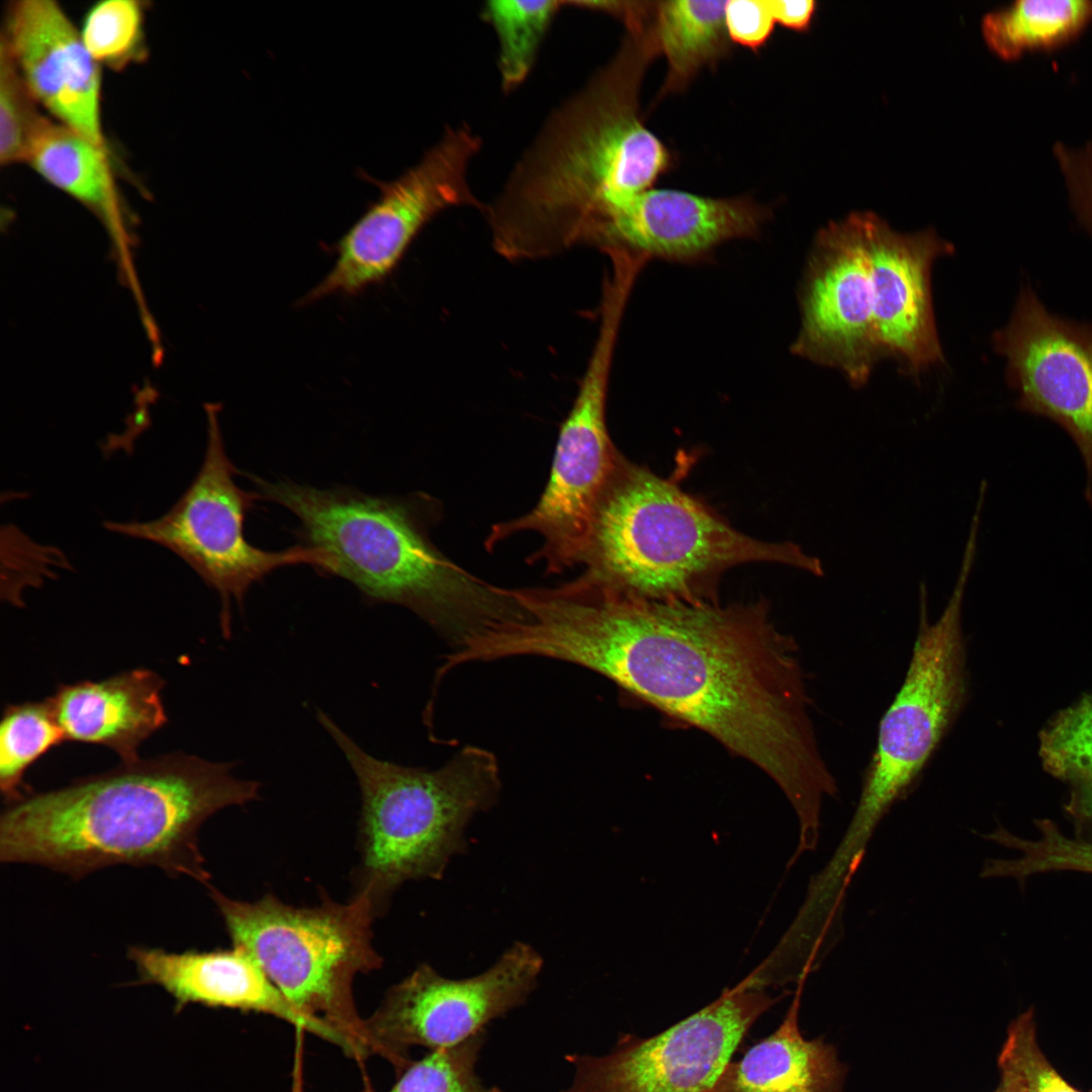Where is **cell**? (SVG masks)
Returning <instances> with one entry per match:
<instances>
[{"label": "cell", "mask_w": 1092, "mask_h": 1092, "mask_svg": "<svg viewBox=\"0 0 1092 1092\" xmlns=\"http://www.w3.org/2000/svg\"><path fill=\"white\" fill-rule=\"evenodd\" d=\"M512 656L590 669L661 712L702 730L763 770L798 820L819 818L838 787L818 746L794 640L758 601H656L586 573L523 598Z\"/></svg>", "instance_id": "1"}, {"label": "cell", "mask_w": 1092, "mask_h": 1092, "mask_svg": "<svg viewBox=\"0 0 1092 1092\" xmlns=\"http://www.w3.org/2000/svg\"><path fill=\"white\" fill-rule=\"evenodd\" d=\"M659 55L653 29L627 32L615 56L554 107L483 214L511 259L590 245L608 218L670 167L640 113L643 77Z\"/></svg>", "instance_id": "2"}, {"label": "cell", "mask_w": 1092, "mask_h": 1092, "mask_svg": "<svg viewBox=\"0 0 1092 1092\" xmlns=\"http://www.w3.org/2000/svg\"><path fill=\"white\" fill-rule=\"evenodd\" d=\"M234 763L185 753L136 759L8 804L0 858L74 878L127 864L157 867L207 887L198 831L214 813L259 799L261 785Z\"/></svg>", "instance_id": "3"}, {"label": "cell", "mask_w": 1092, "mask_h": 1092, "mask_svg": "<svg viewBox=\"0 0 1092 1092\" xmlns=\"http://www.w3.org/2000/svg\"><path fill=\"white\" fill-rule=\"evenodd\" d=\"M248 477L261 499L299 520L306 546L327 555L324 573L347 579L371 603L410 609L453 651L524 619L514 589L489 584L440 553L408 500Z\"/></svg>", "instance_id": "4"}, {"label": "cell", "mask_w": 1092, "mask_h": 1092, "mask_svg": "<svg viewBox=\"0 0 1092 1092\" xmlns=\"http://www.w3.org/2000/svg\"><path fill=\"white\" fill-rule=\"evenodd\" d=\"M749 562L824 573L797 544L739 532L670 478L625 457L599 507L584 560L586 574L619 592L694 604L718 603L721 575Z\"/></svg>", "instance_id": "5"}, {"label": "cell", "mask_w": 1092, "mask_h": 1092, "mask_svg": "<svg viewBox=\"0 0 1092 1092\" xmlns=\"http://www.w3.org/2000/svg\"><path fill=\"white\" fill-rule=\"evenodd\" d=\"M316 718L359 785L353 896L367 899L379 917L402 884L441 879L452 857L467 849L469 821L498 799L497 761L466 746L439 768L404 766L369 754L324 711Z\"/></svg>", "instance_id": "6"}, {"label": "cell", "mask_w": 1092, "mask_h": 1092, "mask_svg": "<svg viewBox=\"0 0 1092 1092\" xmlns=\"http://www.w3.org/2000/svg\"><path fill=\"white\" fill-rule=\"evenodd\" d=\"M207 888L233 944L252 954L293 1006L335 1030L349 1055L375 1052L353 998L356 976L383 963L373 945L377 916L367 899L340 903L323 896L318 905L297 907L272 894L248 902Z\"/></svg>", "instance_id": "7"}, {"label": "cell", "mask_w": 1092, "mask_h": 1092, "mask_svg": "<svg viewBox=\"0 0 1092 1092\" xmlns=\"http://www.w3.org/2000/svg\"><path fill=\"white\" fill-rule=\"evenodd\" d=\"M207 417L201 466L171 509L154 520L103 525L111 532L159 544L187 563L219 596L220 626L229 637L233 601L241 607L254 583L281 567L309 564L324 572L327 556L306 545L266 551L245 538L247 513L261 497L236 483L239 470L226 454L217 407L208 405Z\"/></svg>", "instance_id": "8"}, {"label": "cell", "mask_w": 1092, "mask_h": 1092, "mask_svg": "<svg viewBox=\"0 0 1092 1092\" xmlns=\"http://www.w3.org/2000/svg\"><path fill=\"white\" fill-rule=\"evenodd\" d=\"M974 560V554H964L953 592L935 622L928 620L926 587L920 584L919 624L910 662L899 692L881 719L877 746L854 811L877 824L913 788L964 706L967 677L962 609Z\"/></svg>", "instance_id": "9"}, {"label": "cell", "mask_w": 1092, "mask_h": 1092, "mask_svg": "<svg viewBox=\"0 0 1092 1092\" xmlns=\"http://www.w3.org/2000/svg\"><path fill=\"white\" fill-rule=\"evenodd\" d=\"M623 314L601 312L598 337L573 405L556 444L548 483L532 511L492 527L486 545L521 531L541 535L530 559L559 573L584 563L602 499L624 458L611 441L606 421L608 384Z\"/></svg>", "instance_id": "10"}, {"label": "cell", "mask_w": 1092, "mask_h": 1092, "mask_svg": "<svg viewBox=\"0 0 1092 1092\" xmlns=\"http://www.w3.org/2000/svg\"><path fill=\"white\" fill-rule=\"evenodd\" d=\"M481 147V138L469 124L447 125L420 161L395 179L367 177L378 187V198L335 245L332 270L300 304L333 294L355 295L382 282L440 212L459 206L482 212L485 203L476 197L468 178Z\"/></svg>", "instance_id": "11"}, {"label": "cell", "mask_w": 1092, "mask_h": 1092, "mask_svg": "<svg viewBox=\"0 0 1092 1092\" xmlns=\"http://www.w3.org/2000/svg\"><path fill=\"white\" fill-rule=\"evenodd\" d=\"M783 996L736 984L713 1002L649 1036H621L603 1056L572 1054L561 1092H708L750 1027Z\"/></svg>", "instance_id": "12"}, {"label": "cell", "mask_w": 1092, "mask_h": 1092, "mask_svg": "<svg viewBox=\"0 0 1092 1092\" xmlns=\"http://www.w3.org/2000/svg\"><path fill=\"white\" fill-rule=\"evenodd\" d=\"M543 960L523 941L512 944L485 972L449 979L422 964L386 992L365 1019L375 1052L403 1071L413 1046L431 1051L456 1044L525 1003Z\"/></svg>", "instance_id": "13"}, {"label": "cell", "mask_w": 1092, "mask_h": 1092, "mask_svg": "<svg viewBox=\"0 0 1092 1092\" xmlns=\"http://www.w3.org/2000/svg\"><path fill=\"white\" fill-rule=\"evenodd\" d=\"M798 293L801 321L792 354L863 386L883 353L859 211L819 230Z\"/></svg>", "instance_id": "14"}, {"label": "cell", "mask_w": 1092, "mask_h": 1092, "mask_svg": "<svg viewBox=\"0 0 1092 1092\" xmlns=\"http://www.w3.org/2000/svg\"><path fill=\"white\" fill-rule=\"evenodd\" d=\"M992 344L1006 359L1015 406L1055 422L1078 447L1086 469L1084 493L1092 507V323L1051 313L1026 286Z\"/></svg>", "instance_id": "15"}, {"label": "cell", "mask_w": 1092, "mask_h": 1092, "mask_svg": "<svg viewBox=\"0 0 1092 1092\" xmlns=\"http://www.w3.org/2000/svg\"><path fill=\"white\" fill-rule=\"evenodd\" d=\"M883 357L918 374L943 360L935 327L931 269L953 246L934 231L904 234L874 212L859 211Z\"/></svg>", "instance_id": "16"}, {"label": "cell", "mask_w": 1092, "mask_h": 1092, "mask_svg": "<svg viewBox=\"0 0 1092 1092\" xmlns=\"http://www.w3.org/2000/svg\"><path fill=\"white\" fill-rule=\"evenodd\" d=\"M1 46L39 106L55 120L107 150L100 117L99 65L58 3L12 2Z\"/></svg>", "instance_id": "17"}, {"label": "cell", "mask_w": 1092, "mask_h": 1092, "mask_svg": "<svg viewBox=\"0 0 1092 1092\" xmlns=\"http://www.w3.org/2000/svg\"><path fill=\"white\" fill-rule=\"evenodd\" d=\"M767 207L749 197H708L674 189H647L618 208L595 246L621 249L671 263L696 264L721 245L760 235Z\"/></svg>", "instance_id": "18"}, {"label": "cell", "mask_w": 1092, "mask_h": 1092, "mask_svg": "<svg viewBox=\"0 0 1092 1092\" xmlns=\"http://www.w3.org/2000/svg\"><path fill=\"white\" fill-rule=\"evenodd\" d=\"M128 958L143 981L161 986L180 1004L262 1012L346 1046L335 1030L293 1006L243 946L184 952L130 946Z\"/></svg>", "instance_id": "19"}, {"label": "cell", "mask_w": 1092, "mask_h": 1092, "mask_svg": "<svg viewBox=\"0 0 1092 1092\" xmlns=\"http://www.w3.org/2000/svg\"><path fill=\"white\" fill-rule=\"evenodd\" d=\"M163 685L154 671L135 668L63 685L50 699L66 740L106 746L131 762L143 741L167 722Z\"/></svg>", "instance_id": "20"}, {"label": "cell", "mask_w": 1092, "mask_h": 1092, "mask_svg": "<svg viewBox=\"0 0 1092 1092\" xmlns=\"http://www.w3.org/2000/svg\"><path fill=\"white\" fill-rule=\"evenodd\" d=\"M805 982L797 984L779 1027L731 1060L708 1092H844L846 1069L834 1046L800 1030Z\"/></svg>", "instance_id": "21"}, {"label": "cell", "mask_w": 1092, "mask_h": 1092, "mask_svg": "<svg viewBox=\"0 0 1092 1092\" xmlns=\"http://www.w3.org/2000/svg\"><path fill=\"white\" fill-rule=\"evenodd\" d=\"M25 162L50 184L96 212L114 237L122 240V217L106 150L44 117Z\"/></svg>", "instance_id": "22"}, {"label": "cell", "mask_w": 1092, "mask_h": 1092, "mask_svg": "<svg viewBox=\"0 0 1092 1092\" xmlns=\"http://www.w3.org/2000/svg\"><path fill=\"white\" fill-rule=\"evenodd\" d=\"M727 1H658L655 35L659 54L667 63L661 94L685 89L706 66L728 51L725 24Z\"/></svg>", "instance_id": "23"}, {"label": "cell", "mask_w": 1092, "mask_h": 1092, "mask_svg": "<svg viewBox=\"0 0 1092 1092\" xmlns=\"http://www.w3.org/2000/svg\"><path fill=\"white\" fill-rule=\"evenodd\" d=\"M1092 22V0H1018L987 13L982 33L991 51L1012 61L1075 40Z\"/></svg>", "instance_id": "24"}, {"label": "cell", "mask_w": 1092, "mask_h": 1092, "mask_svg": "<svg viewBox=\"0 0 1092 1092\" xmlns=\"http://www.w3.org/2000/svg\"><path fill=\"white\" fill-rule=\"evenodd\" d=\"M562 0H490L480 16L497 39V70L503 92L517 90L531 74L542 42Z\"/></svg>", "instance_id": "25"}, {"label": "cell", "mask_w": 1092, "mask_h": 1092, "mask_svg": "<svg viewBox=\"0 0 1092 1092\" xmlns=\"http://www.w3.org/2000/svg\"><path fill=\"white\" fill-rule=\"evenodd\" d=\"M64 740L50 698L6 706L0 725V789L9 804L25 796L28 767Z\"/></svg>", "instance_id": "26"}, {"label": "cell", "mask_w": 1092, "mask_h": 1092, "mask_svg": "<svg viewBox=\"0 0 1092 1092\" xmlns=\"http://www.w3.org/2000/svg\"><path fill=\"white\" fill-rule=\"evenodd\" d=\"M82 41L100 65L121 70L146 55L144 6L134 0H106L86 13Z\"/></svg>", "instance_id": "27"}, {"label": "cell", "mask_w": 1092, "mask_h": 1092, "mask_svg": "<svg viewBox=\"0 0 1092 1092\" xmlns=\"http://www.w3.org/2000/svg\"><path fill=\"white\" fill-rule=\"evenodd\" d=\"M485 1029L453 1045L431 1051L412 1062L389 1092H503L486 1086L476 1073Z\"/></svg>", "instance_id": "28"}, {"label": "cell", "mask_w": 1092, "mask_h": 1092, "mask_svg": "<svg viewBox=\"0 0 1092 1092\" xmlns=\"http://www.w3.org/2000/svg\"><path fill=\"white\" fill-rule=\"evenodd\" d=\"M998 1067L1000 1084L1014 1092H1080L1057 1072L1042 1053L1030 1011L1009 1026Z\"/></svg>", "instance_id": "29"}, {"label": "cell", "mask_w": 1092, "mask_h": 1092, "mask_svg": "<svg viewBox=\"0 0 1092 1092\" xmlns=\"http://www.w3.org/2000/svg\"><path fill=\"white\" fill-rule=\"evenodd\" d=\"M1040 755L1054 776L1092 785V699L1069 708L1044 730Z\"/></svg>", "instance_id": "30"}, {"label": "cell", "mask_w": 1092, "mask_h": 1092, "mask_svg": "<svg viewBox=\"0 0 1092 1092\" xmlns=\"http://www.w3.org/2000/svg\"><path fill=\"white\" fill-rule=\"evenodd\" d=\"M3 46L0 44V162H25L44 116Z\"/></svg>", "instance_id": "31"}, {"label": "cell", "mask_w": 1092, "mask_h": 1092, "mask_svg": "<svg viewBox=\"0 0 1092 1092\" xmlns=\"http://www.w3.org/2000/svg\"><path fill=\"white\" fill-rule=\"evenodd\" d=\"M725 24L731 41L755 51L767 41L776 22L767 0H728Z\"/></svg>", "instance_id": "32"}, {"label": "cell", "mask_w": 1092, "mask_h": 1092, "mask_svg": "<svg viewBox=\"0 0 1092 1092\" xmlns=\"http://www.w3.org/2000/svg\"><path fill=\"white\" fill-rule=\"evenodd\" d=\"M1054 152L1067 180L1074 209L1092 233V141L1080 150L1059 144Z\"/></svg>", "instance_id": "33"}, {"label": "cell", "mask_w": 1092, "mask_h": 1092, "mask_svg": "<svg viewBox=\"0 0 1092 1092\" xmlns=\"http://www.w3.org/2000/svg\"><path fill=\"white\" fill-rule=\"evenodd\" d=\"M564 5L607 13L622 21L626 31L637 32L646 29L654 22L658 1L571 0L564 1Z\"/></svg>", "instance_id": "34"}, {"label": "cell", "mask_w": 1092, "mask_h": 1092, "mask_svg": "<svg viewBox=\"0 0 1092 1092\" xmlns=\"http://www.w3.org/2000/svg\"><path fill=\"white\" fill-rule=\"evenodd\" d=\"M775 22L797 31L809 27L816 10L813 0H767Z\"/></svg>", "instance_id": "35"}, {"label": "cell", "mask_w": 1092, "mask_h": 1092, "mask_svg": "<svg viewBox=\"0 0 1092 1092\" xmlns=\"http://www.w3.org/2000/svg\"><path fill=\"white\" fill-rule=\"evenodd\" d=\"M1070 810L1082 823L1092 827V785L1077 786Z\"/></svg>", "instance_id": "36"}, {"label": "cell", "mask_w": 1092, "mask_h": 1092, "mask_svg": "<svg viewBox=\"0 0 1092 1092\" xmlns=\"http://www.w3.org/2000/svg\"><path fill=\"white\" fill-rule=\"evenodd\" d=\"M995 1092H1014V1091H1013V1090H1011L1010 1088H1008V1087H1006V1086L1002 1085V1084H999V1086H998V1088H997V1089L995 1090Z\"/></svg>", "instance_id": "37"}]
</instances>
